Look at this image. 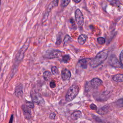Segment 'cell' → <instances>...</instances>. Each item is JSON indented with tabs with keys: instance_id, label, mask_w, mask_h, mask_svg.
I'll list each match as a JSON object with an SVG mask.
<instances>
[{
	"instance_id": "cell-1",
	"label": "cell",
	"mask_w": 123,
	"mask_h": 123,
	"mask_svg": "<svg viewBox=\"0 0 123 123\" xmlns=\"http://www.w3.org/2000/svg\"><path fill=\"white\" fill-rule=\"evenodd\" d=\"M30 42V40L29 38L27 39L24 44L22 46V47L20 49L18 52L15 55V57L14 59V62L13 63V66L12 69V72L15 73V71L17 70V69L18 68V66L20 63L23 61L24 56L25 54L27 49H28L29 44Z\"/></svg>"
},
{
	"instance_id": "cell-2",
	"label": "cell",
	"mask_w": 123,
	"mask_h": 123,
	"mask_svg": "<svg viewBox=\"0 0 123 123\" xmlns=\"http://www.w3.org/2000/svg\"><path fill=\"white\" fill-rule=\"evenodd\" d=\"M108 53L107 50H103L99 52L90 62V66L93 68H95L101 64L107 59Z\"/></svg>"
},
{
	"instance_id": "cell-3",
	"label": "cell",
	"mask_w": 123,
	"mask_h": 123,
	"mask_svg": "<svg viewBox=\"0 0 123 123\" xmlns=\"http://www.w3.org/2000/svg\"><path fill=\"white\" fill-rule=\"evenodd\" d=\"M79 91V86L77 85H73L67 91L65 96V100L66 102H70L72 101L78 95Z\"/></svg>"
},
{
	"instance_id": "cell-4",
	"label": "cell",
	"mask_w": 123,
	"mask_h": 123,
	"mask_svg": "<svg viewBox=\"0 0 123 123\" xmlns=\"http://www.w3.org/2000/svg\"><path fill=\"white\" fill-rule=\"evenodd\" d=\"M62 51L57 49H53L50 51H47L46 53L44 54V57L49 59H54L60 57L62 56Z\"/></svg>"
},
{
	"instance_id": "cell-5",
	"label": "cell",
	"mask_w": 123,
	"mask_h": 123,
	"mask_svg": "<svg viewBox=\"0 0 123 123\" xmlns=\"http://www.w3.org/2000/svg\"><path fill=\"white\" fill-rule=\"evenodd\" d=\"M59 2V0H53L50 3V4L49 5L47 9L46 12H45V14H44L43 17L42 18V22H44L48 18L49 16V12L51 11V10L54 8L55 7L57 6L58 5Z\"/></svg>"
},
{
	"instance_id": "cell-6",
	"label": "cell",
	"mask_w": 123,
	"mask_h": 123,
	"mask_svg": "<svg viewBox=\"0 0 123 123\" xmlns=\"http://www.w3.org/2000/svg\"><path fill=\"white\" fill-rule=\"evenodd\" d=\"M31 97L33 102L38 105H42L44 104V100L38 93L31 92Z\"/></svg>"
},
{
	"instance_id": "cell-7",
	"label": "cell",
	"mask_w": 123,
	"mask_h": 123,
	"mask_svg": "<svg viewBox=\"0 0 123 123\" xmlns=\"http://www.w3.org/2000/svg\"><path fill=\"white\" fill-rule=\"evenodd\" d=\"M74 15L77 25L80 27H82L84 24V17L82 12L79 9H77L75 11Z\"/></svg>"
},
{
	"instance_id": "cell-8",
	"label": "cell",
	"mask_w": 123,
	"mask_h": 123,
	"mask_svg": "<svg viewBox=\"0 0 123 123\" xmlns=\"http://www.w3.org/2000/svg\"><path fill=\"white\" fill-rule=\"evenodd\" d=\"M109 63L111 66L116 67V68H120L121 67L120 62L118 61V59L116 57L114 56H111L110 58L109 59Z\"/></svg>"
},
{
	"instance_id": "cell-9",
	"label": "cell",
	"mask_w": 123,
	"mask_h": 123,
	"mask_svg": "<svg viewBox=\"0 0 123 123\" xmlns=\"http://www.w3.org/2000/svg\"><path fill=\"white\" fill-rule=\"evenodd\" d=\"M21 108L23 110V114L25 116V118L27 120L31 118V109L27 107L25 105H22Z\"/></svg>"
},
{
	"instance_id": "cell-10",
	"label": "cell",
	"mask_w": 123,
	"mask_h": 123,
	"mask_svg": "<svg viewBox=\"0 0 123 123\" xmlns=\"http://www.w3.org/2000/svg\"><path fill=\"white\" fill-rule=\"evenodd\" d=\"M23 85L22 84L19 83L17 84L15 88V95L17 97H21L23 95Z\"/></svg>"
},
{
	"instance_id": "cell-11",
	"label": "cell",
	"mask_w": 123,
	"mask_h": 123,
	"mask_svg": "<svg viewBox=\"0 0 123 123\" xmlns=\"http://www.w3.org/2000/svg\"><path fill=\"white\" fill-rule=\"evenodd\" d=\"M71 75V72L69 70L67 69H64L62 70L61 73V77L63 81L68 80L70 78Z\"/></svg>"
},
{
	"instance_id": "cell-12",
	"label": "cell",
	"mask_w": 123,
	"mask_h": 123,
	"mask_svg": "<svg viewBox=\"0 0 123 123\" xmlns=\"http://www.w3.org/2000/svg\"><path fill=\"white\" fill-rule=\"evenodd\" d=\"M102 83V81L98 78H94L91 80L90 84L91 86L94 88H98L99 87Z\"/></svg>"
},
{
	"instance_id": "cell-13",
	"label": "cell",
	"mask_w": 123,
	"mask_h": 123,
	"mask_svg": "<svg viewBox=\"0 0 123 123\" xmlns=\"http://www.w3.org/2000/svg\"><path fill=\"white\" fill-rule=\"evenodd\" d=\"M90 59L89 58H85L79 61L78 62V64L83 68V69H86L87 68V64L88 62L90 61Z\"/></svg>"
},
{
	"instance_id": "cell-14",
	"label": "cell",
	"mask_w": 123,
	"mask_h": 123,
	"mask_svg": "<svg viewBox=\"0 0 123 123\" xmlns=\"http://www.w3.org/2000/svg\"><path fill=\"white\" fill-rule=\"evenodd\" d=\"M109 105H105L100 108H99L98 111V113L100 115H105L107 114L109 111Z\"/></svg>"
},
{
	"instance_id": "cell-15",
	"label": "cell",
	"mask_w": 123,
	"mask_h": 123,
	"mask_svg": "<svg viewBox=\"0 0 123 123\" xmlns=\"http://www.w3.org/2000/svg\"><path fill=\"white\" fill-rule=\"evenodd\" d=\"M81 116H82V112L80 111H77L71 114V118L74 120H77L78 118H80Z\"/></svg>"
},
{
	"instance_id": "cell-16",
	"label": "cell",
	"mask_w": 123,
	"mask_h": 123,
	"mask_svg": "<svg viewBox=\"0 0 123 123\" xmlns=\"http://www.w3.org/2000/svg\"><path fill=\"white\" fill-rule=\"evenodd\" d=\"M112 79L116 82H123V74H119L113 76Z\"/></svg>"
},
{
	"instance_id": "cell-17",
	"label": "cell",
	"mask_w": 123,
	"mask_h": 123,
	"mask_svg": "<svg viewBox=\"0 0 123 123\" xmlns=\"http://www.w3.org/2000/svg\"><path fill=\"white\" fill-rule=\"evenodd\" d=\"M87 39V36L85 34L80 35L78 38V42L80 45H83Z\"/></svg>"
},
{
	"instance_id": "cell-18",
	"label": "cell",
	"mask_w": 123,
	"mask_h": 123,
	"mask_svg": "<svg viewBox=\"0 0 123 123\" xmlns=\"http://www.w3.org/2000/svg\"><path fill=\"white\" fill-rule=\"evenodd\" d=\"M43 76L45 81H49L51 77V73L49 71H46L43 73Z\"/></svg>"
},
{
	"instance_id": "cell-19",
	"label": "cell",
	"mask_w": 123,
	"mask_h": 123,
	"mask_svg": "<svg viewBox=\"0 0 123 123\" xmlns=\"http://www.w3.org/2000/svg\"><path fill=\"white\" fill-rule=\"evenodd\" d=\"M72 38L69 35H66L63 39V46H65L67 45L69 43H70L72 41Z\"/></svg>"
},
{
	"instance_id": "cell-20",
	"label": "cell",
	"mask_w": 123,
	"mask_h": 123,
	"mask_svg": "<svg viewBox=\"0 0 123 123\" xmlns=\"http://www.w3.org/2000/svg\"><path fill=\"white\" fill-rule=\"evenodd\" d=\"M69 25L70 27V28L72 29H76V26L75 22H74V20H73V19H72V18L70 19L69 21Z\"/></svg>"
},
{
	"instance_id": "cell-21",
	"label": "cell",
	"mask_w": 123,
	"mask_h": 123,
	"mask_svg": "<svg viewBox=\"0 0 123 123\" xmlns=\"http://www.w3.org/2000/svg\"><path fill=\"white\" fill-rule=\"evenodd\" d=\"M111 4L115 6H118L120 5V2L117 0H107Z\"/></svg>"
},
{
	"instance_id": "cell-22",
	"label": "cell",
	"mask_w": 123,
	"mask_h": 123,
	"mask_svg": "<svg viewBox=\"0 0 123 123\" xmlns=\"http://www.w3.org/2000/svg\"><path fill=\"white\" fill-rule=\"evenodd\" d=\"M70 1V0H62L61 3V7L62 8L65 7L68 5Z\"/></svg>"
},
{
	"instance_id": "cell-23",
	"label": "cell",
	"mask_w": 123,
	"mask_h": 123,
	"mask_svg": "<svg viewBox=\"0 0 123 123\" xmlns=\"http://www.w3.org/2000/svg\"><path fill=\"white\" fill-rule=\"evenodd\" d=\"M51 72L54 75H57L59 74L58 68L55 66H53L51 67Z\"/></svg>"
},
{
	"instance_id": "cell-24",
	"label": "cell",
	"mask_w": 123,
	"mask_h": 123,
	"mask_svg": "<svg viewBox=\"0 0 123 123\" xmlns=\"http://www.w3.org/2000/svg\"><path fill=\"white\" fill-rule=\"evenodd\" d=\"M70 57L68 55H65L62 57V61L64 63H67L70 61Z\"/></svg>"
},
{
	"instance_id": "cell-25",
	"label": "cell",
	"mask_w": 123,
	"mask_h": 123,
	"mask_svg": "<svg viewBox=\"0 0 123 123\" xmlns=\"http://www.w3.org/2000/svg\"><path fill=\"white\" fill-rule=\"evenodd\" d=\"M98 42L100 45H103L105 43V39L103 37H99L97 38Z\"/></svg>"
},
{
	"instance_id": "cell-26",
	"label": "cell",
	"mask_w": 123,
	"mask_h": 123,
	"mask_svg": "<svg viewBox=\"0 0 123 123\" xmlns=\"http://www.w3.org/2000/svg\"><path fill=\"white\" fill-rule=\"evenodd\" d=\"M116 104H117V106L119 107H123V98H122L119 99L116 102Z\"/></svg>"
},
{
	"instance_id": "cell-27",
	"label": "cell",
	"mask_w": 123,
	"mask_h": 123,
	"mask_svg": "<svg viewBox=\"0 0 123 123\" xmlns=\"http://www.w3.org/2000/svg\"><path fill=\"white\" fill-rule=\"evenodd\" d=\"M25 105L30 109H33L34 108V104L33 102H32L31 101H27L26 102Z\"/></svg>"
},
{
	"instance_id": "cell-28",
	"label": "cell",
	"mask_w": 123,
	"mask_h": 123,
	"mask_svg": "<svg viewBox=\"0 0 123 123\" xmlns=\"http://www.w3.org/2000/svg\"><path fill=\"white\" fill-rule=\"evenodd\" d=\"M120 60L121 67L123 68V49L121 51L120 55Z\"/></svg>"
},
{
	"instance_id": "cell-29",
	"label": "cell",
	"mask_w": 123,
	"mask_h": 123,
	"mask_svg": "<svg viewBox=\"0 0 123 123\" xmlns=\"http://www.w3.org/2000/svg\"><path fill=\"white\" fill-rule=\"evenodd\" d=\"M92 116L93 118L94 119V120H95L96 122H102V120L99 117L95 115H93V114H92Z\"/></svg>"
},
{
	"instance_id": "cell-30",
	"label": "cell",
	"mask_w": 123,
	"mask_h": 123,
	"mask_svg": "<svg viewBox=\"0 0 123 123\" xmlns=\"http://www.w3.org/2000/svg\"><path fill=\"white\" fill-rule=\"evenodd\" d=\"M62 42V38H61V37L60 36V37H58L57 39V41L55 43V44L57 45H59L61 44Z\"/></svg>"
},
{
	"instance_id": "cell-31",
	"label": "cell",
	"mask_w": 123,
	"mask_h": 123,
	"mask_svg": "<svg viewBox=\"0 0 123 123\" xmlns=\"http://www.w3.org/2000/svg\"><path fill=\"white\" fill-rule=\"evenodd\" d=\"M56 114L54 112H52L49 115V118L50 119H52V120H54L56 118Z\"/></svg>"
},
{
	"instance_id": "cell-32",
	"label": "cell",
	"mask_w": 123,
	"mask_h": 123,
	"mask_svg": "<svg viewBox=\"0 0 123 123\" xmlns=\"http://www.w3.org/2000/svg\"><path fill=\"white\" fill-rule=\"evenodd\" d=\"M49 86L51 88H53L54 87H55L56 86V83L55 82V81H51L50 82V84H49Z\"/></svg>"
},
{
	"instance_id": "cell-33",
	"label": "cell",
	"mask_w": 123,
	"mask_h": 123,
	"mask_svg": "<svg viewBox=\"0 0 123 123\" xmlns=\"http://www.w3.org/2000/svg\"><path fill=\"white\" fill-rule=\"evenodd\" d=\"M90 109H91V110H97V106H96L95 104H93V103L91 104L90 105Z\"/></svg>"
},
{
	"instance_id": "cell-34",
	"label": "cell",
	"mask_w": 123,
	"mask_h": 123,
	"mask_svg": "<svg viewBox=\"0 0 123 123\" xmlns=\"http://www.w3.org/2000/svg\"><path fill=\"white\" fill-rule=\"evenodd\" d=\"M13 119V114H12L11 116V117H10L9 123H12Z\"/></svg>"
},
{
	"instance_id": "cell-35",
	"label": "cell",
	"mask_w": 123,
	"mask_h": 123,
	"mask_svg": "<svg viewBox=\"0 0 123 123\" xmlns=\"http://www.w3.org/2000/svg\"><path fill=\"white\" fill-rule=\"evenodd\" d=\"M73 1L75 3H78L81 1V0H73Z\"/></svg>"
},
{
	"instance_id": "cell-36",
	"label": "cell",
	"mask_w": 123,
	"mask_h": 123,
	"mask_svg": "<svg viewBox=\"0 0 123 123\" xmlns=\"http://www.w3.org/2000/svg\"><path fill=\"white\" fill-rule=\"evenodd\" d=\"M1 65H2V63L1 62H0V70H1Z\"/></svg>"
},
{
	"instance_id": "cell-37",
	"label": "cell",
	"mask_w": 123,
	"mask_h": 123,
	"mask_svg": "<svg viewBox=\"0 0 123 123\" xmlns=\"http://www.w3.org/2000/svg\"><path fill=\"white\" fill-rule=\"evenodd\" d=\"M1 0H0V2H1Z\"/></svg>"
}]
</instances>
